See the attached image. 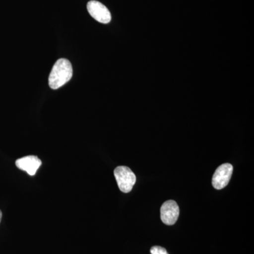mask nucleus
Instances as JSON below:
<instances>
[{"label":"nucleus","mask_w":254,"mask_h":254,"mask_svg":"<svg viewBox=\"0 0 254 254\" xmlns=\"http://www.w3.org/2000/svg\"><path fill=\"white\" fill-rule=\"evenodd\" d=\"M180 215V208L173 200L165 201L160 208V218L167 225H175Z\"/></svg>","instance_id":"5"},{"label":"nucleus","mask_w":254,"mask_h":254,"mask_svg":"<svg viewBox=\"0 0 254 254\" xmlns=\"http://www.w3.org/2000/svg\"><path fill=\"white\" fill-rule=\"evenodd\" d=\"M73 76L72 65L66 59L58 60L52 68L49 76V86L56 90L71 80Z\"/></svg>","instance_id":"1"},{"label":"nucleus","mask_w":254,"mask_h":254,"mask_svg":"<svg viewBox=\"0 0 254 254\" xmlns=\"http://www.w3.org/2000/svg\"><path fill=\"white\" fill-rule=\"evenodd\" d=\"M119 189L123 193L131 191L136 181V175L127 166H119L114 170Z\"/></svg>","instance_id":"2"},{"label":"nucleus","mask_w":254,"mask_h":254,"mask_svg":"<svg viewBox=\"0 0 254 254\" xmlns=\"http://www.w3.org/2000/svg\"><path fill=\"white\" fill-rule=\"evenodd\" d=\"M150 253H151V254H169L165 248L158 247V246L152 247V248L150 249Z\"/></svg>","instance_id":"7"},{"label":"nucleus","mask_w":254,"mask_h":254,"mask_svg":"<svg viewBox=\"0 0 254 254\" xmlns=\"http://www.w3.org/2000/svg\"><path fill=\"white\" fill-rule=\"evenodd\" d=\"M1 218H2V213H1V210H0V222H1Z\"/></svg>","instance_id":"8"},{"label":"nucleus","mask_w":254,"mask_h":254,"mask_svg":"<svg viewBox=\"0 0 254 254\" xmlns=\"http://www.w3.org/2000/svg\"><path fill=\"white\" fill-rule=\"evenodd\" d=\"M41 165V160L35 155L23 157L16 161V167L23 171H26L31 176L36 175Z\"/></svg>","instance_id":"6"},{"label":"nucleus","mask_w":254,"mask_h":254,"mask_svg":"<svg viewBox=\"0 0 254 254\" xmlns=\"http://www.w3.org/2000/svg\"><path fill=\"white\" fill-rule=\"evenodd\" d=\"M232 173L233 166L231 164L224 163L219 166L212 179V185L214 188L220 190L227 187L231 179Z\"/></svg>","instance_id":"3"},{"label":"nucleus","mask_w":254,"mask_h":254,"mask_svg":"<svg viewBox=\"0 0 254 254\" xmlns=\"http://www.w3.org/2000/svg\"><path fill=\"white\" fill-rule=\"evenodd\" d=\"M87 9L92 17L98 22L106 24L111 21V14L109 9L100 1H95V0L88 1L87 4Z\"/></svg>","instance_id":"4"}]
</instances>
